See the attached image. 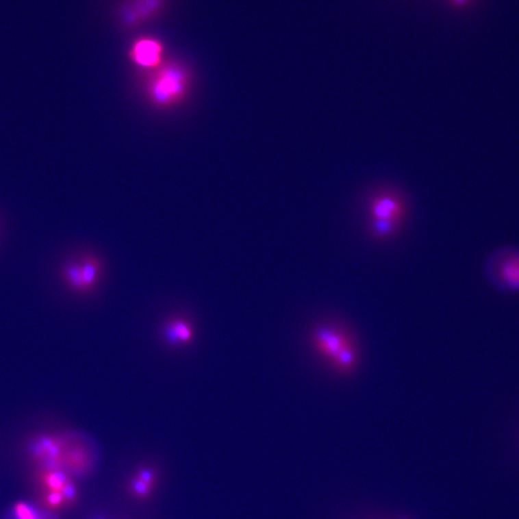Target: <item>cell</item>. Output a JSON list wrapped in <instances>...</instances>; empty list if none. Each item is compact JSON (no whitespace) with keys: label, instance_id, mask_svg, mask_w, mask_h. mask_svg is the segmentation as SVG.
I'll return each mask as SVG.
<instances>
[{"label":"cell","instance_id":"obj_15","mask_svg":"<svg viewBox=\"0 0 519 519\" xmlns=\"http://www.w3.org/2000/svg\"><path fill=\"white\" fill-rule=\"evenodd\" d=\"M97 519H104V518H97Z\"/></svg>","mask_w":519,"mask_h":519},{"label":"cell","instance_id":"obj_4","mask_svg":"<svg viewBox=\"0 0 519 519\" xmlns=\"http://www.w3.org/2000/svg\"><path fill=\"white\" fill-rule=\"evenodd\" d=\"M103 273V263L92 252L73 255L59 266L57 277L70 294L85 296L99 286Z\"/></svg>","mask_w":519,"mask_h":519},{"label":"cell","instance_id":"obj_14","mask_svg":"<svg viewBox=\"0 0 519 519\" xmlns=\"http://www.w3.org/2000/svg\"><path fill=\"white\" fill-rule=\"evenodd\" d=\"M455 5L464 6L470 2V0H452Z\"/></svg>","mask_w":519,"mask_h":519},{"label":"cell","instance_id":"obj_12","mask_svg":"<svg viewBox=\"0 0 519 519\" xmlns=\"http://www.w3.org/2000/svg\"><path fill=\"white\" fill-rule=\"evenodd\" d=\"M127 489L129 490L132 495L139 499H145L151 494L153 487H150L149 485L145 484L137 477L133 476L132 478L127 483Z\"/></svg>","mask_w":519,"mask_h":519},{"label":"cell","instance_id":"obj_3","mask_svg":"<svg viewBox=\"0 0 519 519\" xmlns=\"http://www.w3.org/2000/svg\"><path fill=\"white\" fill-rule=\"evenodd\" d=\"M368 233L375 240L392 239L400 230L407 208L403 197L392 189L373 192L366 204Z\"/></svg>","mask_w":519,"mask_h":519},{"label":"cell","instance_id":"obj_8","mask_svg":"<svg viewBox=\"0 0 519 519\" xmlns=\"http://www.w3.org/2000/svg\"><path fill=\"white\" fill-rule=\"evenodd\" d=\"M37 480L42 490L62 492L68 507L77 501V485L68 471L59 468H40Z\"/></svg>","mask_w":519,"mask_h":519},{"label":"cell","instance_id":"obj_7","mask_svg":"<svg viewBox=\"0 0 519 519\" xmlns=\"http://www.w3.org/2000/svg\"><path fill=\"white\" fill-rule=\"evenodd\" d=\"M164 45L154 38H140L131 45L129 59L133 65L151 71L164 63Z\"/></svg>","mask_w":519,"mask_h":519},{"label":"cell","instance_id":"obj_11","mask_svg":"<svg viewBox=\"0 0 519 519\" xmlns=\"http://www.w3.org/2000/svg\"><path fill=\"white\" fill-rule=\"evenodd\" d=\"M161 0H136L134 7L131 9L133 12V18L135 21L142 20L149 13L156 10L157 5Z\"/></svg>","mask_w":519,"mask_h":519},{"label":"cell","instance_id":"obj_2","mask_svg":"<svg viewBox=\"0 0 519 519\" xmlns=\"http://www.w3.org/2000/svg\"><path fill=\"white\" fill-rule=\"evenodd\" d=\"M309 344L336 372L347 375L356 370L358 349L352 335L342 326L328 322L316 325L309 333Z\"/></svg>","mask_w":519,"mask_h":519},{"label":"cell","instance_id":"obj_6","mask_svg":"<svg viewBox=\"0 0 519 519\" xmlns=\"http://www.w3.org/2000/svg\"><path fill=\"white\" fill-rule=\"evenodd\" d=\"M490 277L502 288L519 290V251L500 250L490 258Z\"/></svg>","mask_w":519,"mask_h":519},{"label":"cell","instance_id":"obj_5","mask_svg":"<svg viewBox=\"0 0 519 519\" xmlns=\"http://www.w3.org/2000/svg\"><path fill=\"white\" fill-rule=\"evenodd\" d=\"M71 433H40L28 445L30 457L40 468L65 470V459Z\"/></svg>","mask_w":519,"mask_h":519},{"label":"cell","instance_id":"obj_13","mask_svg":"<svg viewBox=\"0 0 519 519\" xmlns=\"http://www.w3.org/2000/svg\"><path fill=\"white\" fill-rule=\"evenodd\" d=\"M134 476L138 479L142 481L145 484L149 485L150 487L154 488L155 484H156V473L149 468H139V470H136Z\"/></svg>","mask_w":519,"mask_h":519},{"label":"cell","instance_id":"obj_1","mask_svg":"<svg viewBox=\"0 0 519 519\" xmlns=\"http://www.w3.org/2000/svg\"><path fill=\"white\" fill-rule=\"evenodd\" d=\"M192 86L188 66L178 61L164 62L144 81L147 101L158 110L175 108L187 99Z\"/></svg>","mask_w":519,"mask_h":519},{"label":"cell","instance_id":"obj_10","mask_svg":"<svg viewBox=\"0 0 519 519\" xmlns=\"http://www.w3.org/2000/svg\"><path fill=\"white\" fill-rule=\"evenodd\" d=\"M10 519H47L45 511H40L39 508L27 502H16L12 507Z\"/></svg>","mask_w":519,"mask_h":519},{"label":"cell","instance_id":"obj_9","mask_svg":"<svg viewBox=\"0 0 519 519\" xmlns=\"http://www.w3.org/2000/svg\"><path fill=\"white\" fill-rule=\"evenodd\" d=\"M162 334L166 344L171 346H184L194 340V328L189 320L175 316L166 321Z\"/></svg>","mask_w":519,"mask_h":519}]
</instances>
